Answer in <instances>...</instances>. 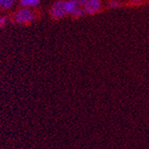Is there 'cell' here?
Masks as SVG:
<instances>
[{
  "mask_svg": "<svg viewBox=\"0 0 149 149\" xmlns=\"http://www.w3.org/2000/svg\"><path fill=\"white\" fill-rule=\"evenodd\" d=\"M109 6L111 8H117L120 6V1H118V0H112Z\"/></svg>",
  "mask_w": 149,
  "mask_h": 149,
  "instance_id": "obj_8",
  "label": "cell"
},
{
  "mask_svg": "<svg viewBox=\"0 0 149 149\" xmlns=\"http://www.w3.org/2000/svg\"><path fill=\"white\" fill-rule=\"evenodd\" d=\"M72 1H73V2L76 3L77 5L80 6V5H84V4L87 2V0H72Z\"/></svg>",
  "mask_w": 149,
  "mask_h": 149,
  "instance_id": "obj_9",
  "label": "cell"
},
{
  "mask_svg": "<svg viewBox=\"0 0 149 149\" xmlns=\"http://www.w3.org/2000/svg\"><path fill=\"white\" fill-rule=\"evenodd\" d=\"M5 2V0H0V6H2Z\"/></svg>",
  "mask_w": 149,
  "mask_h": 149,
  "instance_id": "obj_11",
  "label": "cell"
},
{
  "mask_svg": "<svg viewBox=\"0 0 149 149\" xmlns=\"http://www.w3.org/2000/svg\"><path fill=\"white\" fill-rule=\"evenodd\" d=\"M133 2H140V1H142V0H132Z\"/></svg>",
  "mask_w": 149,
  "mask_h": 149,
  "instance_id": "obj_12",
  "label": "cell"
},
{
  "mask_svg": "<svg viewBox=\"0 0 149 149\" xmlns=\"http://www.w3.org/2000/svg\"><path fill=\"white\" fill-rule=\"evenodd\" d=\"M101 7L100 0H87L84 4V11L88 15H94L96 13Z\"/></svg>",
  "mask_w": 149,
  "mask_h": 149,
  "instance_id": "obj_2",
  "label": "cell"
},
{
  "mask_svg": "<svg viewBox=\"0 0 149 149\" xmlns=\"http://www.w3.org/2000/svg\"><path fill=\"white\" fill-rule=\"evenodd\" d=\"M40 0H21V5L23 6H36Z\"/></svg>",
  "mask_w": 149,
  "mask_h": 149,
  "instance_id": "obj_5",
  "label": "cell"
},
{
  "mask_svg": "<svg viewBox=\"0 0 149 149\" xmlns=\"http://www.w3.org/2000/svg\"><path fill=\"white\" fill-rule=\"evenodd\" d=\"M13 1H15V0H5V2H4V4H3L2 7H4L5 9H8V8H10V7L13 6Z\"/></svg>",
  "mask_w": 149,
  "mask_h": 149,
  "instance_id": "obj_7",
  "label": "cell"
},
{
  "mask_svg": "<svg viewBox=\"0 0 149 149\" xmlns=\"http://www.w3.org/2000/svg\"><path fill=\"white\" fill-rule=\"evenodd\" d=\"M1 26H2V24H1V23H0V27H1Z\"/></svg>",
  "mask_w": 149,
  "mask_h": 149,
  "instance_id": "obj_13",
  "label": "cell"
},
{
  "mask_svg": "<svg viewBox=\"0 0 149 149\" xmlns=\"http://www.w3.org/2000/svg\"><path fill=\"white\" fill-rule=\"evenodd\" d=\"M77 4L74 3L72 0H69V1H66L64 3V8H65V12L66 13H72L75 9L77 8Z\"/></svg>",
  "mask_w": 149,
  "mask_h": 149,
  "instance_id": "obj_4",
  "label": "cell"
},
{
  "mask_svg": "<svg viewBox=\"0 0 149 149\" xmlns=\"http://www.w3.org/2000/svg\"><path fill=\"white\" fill-rule=\"evenodd\" d=\"M64 1H57L55 5H54L52 8V15L55 18H62L64 16L66 13L65 8H64Z\"/></svg>",
  "mask_w": 149,
  "mask_h": 149,
  "instance_id": "obj_3",
  "label": "cell"
},
{
  "mask_svg": "<svg viewBox=\"0 0 149 149\" xmlns=\"http://www.w3.org/2000/svg\"><path fill=\"white\" fill-rule=\"evenodd\" d=\"M83 13H84V11L82 9H80V8H76L75 11L72 13V15H73V16L75 17H81L83 15Z\"/></svg>",
  "mask_w": 149,
  "mask_h": 149,
  "instance_id": "obj_6",
  "label": "cell"
},
{
  "mask_svg": "<svg viewBox=\"0 0 149 149\" xmlns=\"http://www.w3.org/2000/svg\"><path fill=\"white\" fill-rule=\"evenodd\" d=\"M34 19L33 13L29 9H22L18 11L15 15V20L18 23H26L30 22Z\"/></svg>",
  "mask_w": 149,
  "mask_h": 149,
  "instance_id": "obj_1",
  "label": "cell"
},
{
  "mask_svg": "<svg viewBox=\"0 0 149 149\" xmlns=\"http://www.w3.org/2000/svg\"><path fill=\"white\" fill-rule=\"evenodd\" d=\"M5 22H6V18L5 17H0V23L3 25Z\"/></svg>",
  "mask_w": 149,
  "mask_h": 149,
  "instance_id": "obj_10",
  "label": "cell"
}]
</instances>
